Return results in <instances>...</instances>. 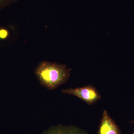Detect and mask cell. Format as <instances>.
<instances>
[{"label":"cell","instance_id":"cell-1","mask_svg":"<svg viewBox=\"0 0 134 134\" xmlns=\"http://www.w3.org/2000/svg\"><path fill=\"white\" fill-rule=\"evenodd\" d=\"M70 70L66 65L43 61L36 67L34 72L42 86L54 90L68 81Z\"/></svg>","mask_w":134,"mask_h":134},{"label":"cell","instance_id":"cell-4","mask_svg":"<svg viewBox=\"0 0 134 134\" xmlns=\"http://www.w3.org/2000/svg\"><path fill=\"white\" fill-rule=\"evenodd\" d=\"M42 134H88L84 130L74 125L52 126Z\"/></svg>","mask_w":134,"mask_h":134},{"label":"cell","instance_id":"cell-2","mask_svg":"<svg viewBox=\"0 0 134 134\" xmlns=\"http://www.w3.org/2000/svg\"><path fill=\"white\" fill-rule=\"evenodd\" d=\"M63 93L72 95L83 100L89 105H91L101 99V96L97 89L92 85H86L75 88L64 89Z\"/></svg>","mask_w":134,"mask_h":134},{"label":"cell","instance_id":"cell-6","mask_svg":"<svg viewBox=\"0 0 134 134\" xmlns=\"http://www.w3.org/2000/svg\"><path fill=\"white\" fill-rule=\"evenodd\" d=\"M130 122H131V123H134V120L132 121H131Z\"/></svg>","mask_w":134,"mask_h":134},{"label":"cell","instance_id":"cell-3","mask_svg":"<svg viewBox=\"0 0 134 134\" xmlns=\"http://www.w3.org/2000/svg\"><path fill=\"white\" fill-rule=\"evenodd\" d=\"M97 134H122L119 127L107 110L103 111Z\"/></svg>","mask_w":134,"mask_h":134},{"label":"cell","instance_id":"cell-5","mask_svg":"<svg viewBox=\"0 0 134 134\" xmlns=\"http://www.w3.org/2000/svg\"><path fill=\"white\" fill-rule=\"evenodd\" d=\"M8 32L4 29L0 30V38H5L8 36Z\"/></svg>","mask_w":134,"mask_h":134},{"label":"cell","instance_id":"cell-7","mask_svg":"<svg viewBox=\"0 0 134 134\" xmlns=\"http://www.w3.org/2000/svg\"><path fill=\"white\" fill-rule=\"evenodd\" d=\"M132 134H134V130L133 132V133H132Z\"/></svg>","mask_w":134,"mask_h":134}]
</instances>
